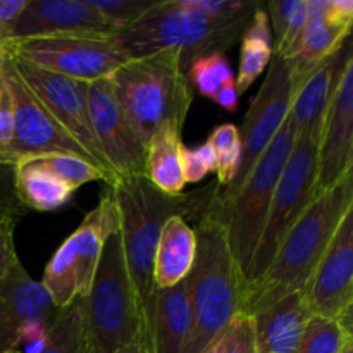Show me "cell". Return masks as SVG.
<instances>
[{
	"label": "cell",
	"instance_id": "1",
	"mask_svg": "<svg viewBox=\"0 0 353 353\" xmlns=\"http://www.w3.org/2000/svg\"><path fill=\"white\" fill-rule=\"evenodd\" d=\"M119 214V233L123 240L128 272L137 293L143 331L150 340L157 286L154 281V261L162 226L171 216L199 219L216 196L217 183L190 195L169 196L159 192L147 176L117 178L105 185Z\"/></svg>",
	"mask_w": 353,
	"mask_h": 353
},
{
	"label": "cell",
	"instance_id": "2",
	"mask_svg": "<svg viewBox=\"0 0 353 353\" xmlns=\"http://www.w3.org/2000/svg\"><path fill=\"white\" fill-rule=\"evenodd\" d=\"M353 209V174L316 196L279 245L265 274L245 288L243 312L268 309L283 296L305 290L345 214Z\"/></svg>",
	"mask_w": 353,
	"mask_h": 353
},
{
	"label": "cell",
	"instance_id": "3",
	"mask_svg": "<svg viewBox=\"0 0 353 353\" xmlns=\"http://www.w3.org/2000/svg\"><path fill=\"white\" fill-rule=\"evenodd\" d=\"M217 193L193 228L196 257L188 276L193 324L181 353H200L243 312L245 281L228 243Z\"/></svg>",
	"mask_w": 353,
	"mask_h": 353
},
{
	"label": "cell",
	"instance_id": "4",
	"mask_svg": "<svg viewBox=\"0 0 353 353\" xmlns=\"http://www.w3.org/2000/svg\"><path fill=\"white\" fill-rule=\"evenodd\" d=\"M110 79L131 128L145 147L164 124L183 130L193 88L176 52L131 59L116 69Z\"/></svg>",
	"mask_w": 353,
	"mask_h": 353
},
{
	"label": "cell",
	"instance_id": "5",
	"mask_svg": "<svg viewBox=\"0 0 353 353\" xmlns=\"http://www.w3.org/2000/svg\"><path fill=\"white\" fill-rule=\"evenodd\" d=\"M78 302L86 353H116L143 331L119 226L107 234L92 285Z\"/></svg>",
	"mask_w": 353,
	"mask_h": 353
},
{
	"label": "cell",
	"instance_id": "6",
	"mask_svg": "<svg viewBox=\"0 0 353 353\" xmlns=\"http://www.w3.org/2000/svg\"><path fill=\"white\" fill-rule=\"evenodd\" d=\"M250 17L217 21L186 7L185 0H164L143 19L114 37L131 59L176 52L185 71L190 62L209 54H224L241 40Z\"/></svg>",
	"mask_w": 353,
	"mask_h": 353
},
{
	"label": "cell",
	"instance_id": "7",
	"mask_svg": "<svg viewBox=\"0 0 353 353\" xmlns=\"http://www.w3.org/2000/svg\"><path fill=\"white\" fill-rule=\"evenodd\" d=\"M295 131L288 119L274 137V140L262 152L252 171L240 188L230 199L221 200L217 193V207L226 228L228 243L238 265L241 278L247 285L255 250L268 219L269 205L274 195L281 172L295 147Z\"/></svg>",
	"mask_w": 353,
	"mask_h": 353
},
{
	"label": "cell",
	"instance_id": "8",
	"mask_svg": "<svg viewBox=\"0 0 353 353\" xmlns=\"http://www.w3.org/2000/svg\"><path fill=\"white\" fill-rule=\"evenodd\" d=\"M0 52L43 71L86 83L109 78L131 61L114 33L9 38L0 41Z\"/></svg>",
	"mask_w": 353,
	"mask_h": 353
},
{
	"label": "cell",
	"instance_id": "9",
	"mask_svg": "<svg viewBox=\"0 0 353 353\" xmlns=\"http://www.w3.org/2000/svg\"><path fill=\"white\" fill-rule=\"evenodd\" d=\"M117 226L119 214L105 186L95 209L86 214L78 230L62 241L45 268L41 285L59 310L68 309L86 295L95 276L103 241Z\"/></svg>",
	"mask_w": 353,
	"mask_h": 353
},
{
	"label": "cell",
	"instance_id": "10",
	"mask_svg": "<svg viewBox=\"0 0 353 353\" xmlns=\"http://www.w3.org/2000/svg\"><path fill=\"white\" fill-rule=\"evenodd\" d=\"M316 178L317 143L309 138H296L295 147L276 185L245 288L265 274L288 231L303 210L316 200Z\"/></svg>",
	"mask_w": 353,
	"mask_h": 353
},
{
	"label": "cell",
	"instance_id": "11",
	"mask_svg": "<svg viewBox=\"0 0 353 353\" xmlns=\"http://www.w3.org/2000/svg\"><path fill=\"white\" fill-rule=\"evenodd\" d=\"M2 55L3 76H6L10 100H12L14 124L12 143H10L3 161L16 164L21 159L65 154L76 155V157H81L93 164L88 154L62 130L61 124L54 119V116L38 100V97L31 92L30 86L17 72L14 62L3 52Z\"/></svg>",
	"mask_w": 353,
	"mask_h": 353
},
{
	"label": "cell",
	"instance_id": "12",
	"mask_svg": "<svg viewBox=\"0 0 353 353\" xmlns=\"http://www.w3.org/2000/svg\"><path fill=\"white\" fill-rule=\"evenodd\" d=\"M293 95L292 65L286 59L274 55L269 64L268 76L257 95L252 99L243 128L240 131L241 162L236 176L228 188L219 190V199L226 200L236 193L241 183L252 171L262 152L274 140L278 131L288 119L290 103Z\"/></svg>",
	"mask_w": 353,
	"mask_h": 353
},
{
	"label": "cell",
	"instance_id": "13",
	"mask_svg": "<svg viewBox=\"0 0 353 353\" xmlns=\"http://www.w3.org/2000/svg\"><path fill=\"white\" fill-rule=\"evenodd\" d=\"M9 59L14 62L24 83L30 86L31 92L43 103L45 109L54 116V119L61 124L62 130L88 154V157L92 159L97 168H100L103 172L117 179L114 176L112 169L107 164L105 157L100 152L95 134H93L88 97H86L88 83L43 71L37 65L16 61L12 57Z\"/></svg>",
	"mask_w": 353,
	"mask_h": 353
},
{
	"label": "cell",
	"instance_id": "14",
	"mask_svg": "<svg viewBox=\"0 0 353 353\" xmlns=\"http://www.w3.org/2000/svg\"><path fill=\"white\" fill-rule=\"evenodd\" d=\"M86 97L93 134L114 176H147V147L131 128L110 76L88 83Z\"/></svg>",
	"mask_w": 353,
	"mask_h": 353
},
{
	"label": "cell",
	"instance_id": "15",
	"mask_svg": "<svg viewBox=\"0 0 353 353\" xmlns=\"http://www.w3.org/2000/svg\"><path fill=\"white\" fill-rule=\"evenodd\" d=\"M303 292L310 312L352 324L353 209L345 214Z\"/></svg>",
	"mask_w": 353,
	"mask_h": 353
},
{
	"label": "cell",
	"instance_id": "16",
	"mask_svg": "<svg viewBox=\"0 0 353 353\" xmlns=\"http://www.w3.org/2000/svg\"><path fill=\"white\" fill-rule=\"evenodd\" d=\"M353 174V55L348 52L317 143L316 196Z\"/></svg>",
	"mask_w": 353,
	"mask_h": 353
},
{
	"label": "cell",
	"instance_id": "17",
	"mask_svg": "<svg viewBox=\"0 0 353 353\" xmlns=\"http://www.w3.org/2000/svg\"><path fill=\"white\" fill-rule=\"evenodd\" d=\"M353 24L350 0H307V21L302 45L292 65L293 86L343 48Z\"/></svg>",
	"mask_w": 353,
	"mask_h": 353
},
{
	"label": "cell",
	"instance_id": "18",
	"mask_svg": "<svg viewBox=\"0 0 353 353\" xmlns=\"http://www.w3.org/2000/svg\"><path fill=\"white\" fill-rule=\"evenodd\" d=\"M59 312L41 281H34L17 262L0 279V353L17 350L19 333L28 321L52 324Z\"/></svg>",
	"mask_w": 353,
	"mask_h": 353
},
{
	"label": "cell",
	"instance_id": "19",
	"mask_svg": "<svg viewBox=\"0 0 353 353\" xmlns=\"http://www.w3.org/2000/svg\"><path fill=\"white\" fill-rule=\"evenodd\" d=\"M112 33L88 0H28L12 38Z\"/></svg>",
	"mask_w": 353,
	"mask_h": 353
},
{
	"label": "cell",
	"instance_id": "20",
	"mask_svg": "<svg viewBox=\"0 0 353 353\" xmlns=\"http://www.w3.org/2000/svg\"><path fill=\"white\" fill-rule=\"evenodd\" d=\"M350 50V43H347L338 54L324 61L299 85L293 86L288 123L296 138H309L319 143L334 86Z\"/></svg>",
	"mask_w": 353,
	"mask_h": 353
},
{
	"label": "cell",
	"instance_id": "21",
	"mask_svg": "<svg viewBox=\"0 0 353 353\" xmlns=\"http://www.w3.org/2000/svg\"><path fill=\"white\" fill-rule=\"evenodd\" d=\"M305 292H293L254 314L257 353H296L310 317Z\"/></svg>",
	"mask_w": 353,
	"mask_h": 353
},
{
	"label": "cell",
	"instance_id": "22",
	"mask_svg": "<svg viewBox=\"0 0 353 353\" xmlns=\"http://www.w3.org/2000/svg\"><path fill=\"white\" fill-rule=\"evenodd\" d=\"M192 324L190 278H185L172 288L157 290L150 327L152 352L181 353L192 331Z\"/></svg>",
	"mask_w": 353,
	"mask_h": 353
},
{
	"label": "cell",
	"instance_id": "23",
	"mask_svg": "<svg viewBox=\"0 0 353 353\" xmlns=\"http://www.w3.org/2000/svg\"><path fill=\"white\" fill-rule=\"evenodd\" d=\"M196 257V233L186 217L171 216L159 236L154 261L157 290L172 288L192 272Z\"/></svg>",
	"mask_w": 353,
	"mask_h": 353
},
{
	"label": "cell",
	"instance_id": "24",
	"mask_svg": "<svg viewBox=\"0 0 353 353\" xmlns=\"http://www.w3.org/2000/svg\"><path fill=\"white\" fill-rule=\"evenodd\" d=\"M14 188L21 205L37 212L62 209L76 192L34 159H21L14 164Z\"/></svg>",
	"mask_w": 353,
	"mask_h": 353
},
{
	"label": "cell",
	"instance_id": "25",
	"mask_svg": "<svg viewBox=\"0 0 353 353\" xmlns=\"http://www.w3.org/2000/svg\"><path fill=\"white\" fill-rule=\"evenodd\" d=\"M183 130L164 124L159 128L147 143V178L159 192L169 196L181 195L185 179L181 171Z\"/></svg>",
	"mask_w": 353,
	"mask_h": 353
},
{
	"label": "cell",
	"instance_id": "26",
	"mask_svg": "<svg viewBox=\"0 0 353 353\" xmlns=\"http://www.w3.org/2000/svg\"><path fill=\"white\" fill-rule=\"evenodd\" d=\"M272 57H274V47H272L271 23L268 12L259 3L241 37L240 65H238V74L234 76L238 93H245L254 85L255 79L269 68Z\"/></svg>",
	"mask_w": 353,
	"mask_h": 353
},
{
	"label": "cell",
	"instance_id": "27",
	"mask_svg": "<svg viewBox=\"0 0 353 353\" xmlns=\"http://www.w3.org/2000/svg\"><path fill=\"white\" fill-rule=\"evenodd\" d=\"M274 30V55L292 61L300 50L307 21V0H271L268 3ZM269 21V23H271Z\"/></svg>",
	"mask_w": 353,
	"mask_h": 353
},
{
	"label": "cell",
	"instance_id": "28",
	"mask_svg": "<svg viewBox=\"0 0 353 353\" xmlns=\"http://www.w3.org/2000/svg\"><path fill=\"white\" fill-rule=\"evenodd\" d=\"M353 345L352 324L310 314L296 353H341Z\"/></svg>",
	"mask_w": 353,
	"mask_h": 353
},
{
	"label": "cell",
	"instance_id": "29",
	"mask_svg": "<svg viewBox=\"0 0 353 353\" xmlns=\"http://www.w3.org/2000/svg\"><path fill=\"white\" fill-rule=\"evenodd\" d=\"M210 145L214 148L217 161V186L223 192L224 188L231 185V181L236 176L241 162V140L240 130L234 124L226 123L212 130L209 137Z\"/></svg>",
	"mask_w": 353,
	"mask_h": 353
},
{
	"label": "cell",
	"instance_id": "30",
	"mask_svg": "<svg viewBox=\"0 0 353 353\" xmlns=\"http://www.w3.org/2000/svg\"><path fill=\"white\" fill-rule=\"evenodd\" d=\"M34 161L40 162L45 169L68 183L71 188L78 190L79 186L86 185V183L100 181L105 185H112L116 179L93 165L92 162L85 161L76 155H65V154H55V155H43V157H34Z\"/></svg>",
	"mask_w": 353,
	"mask_h": 353
},
{
	"label": "cell",
	"instance_id": "31",
	"mask_svg": "<svg viewBox=\"0 0 353 353\" xmlns=\"http://www.w3.org/2000/svg\"><path fill=\"white\" fill-rule=\"evenodd\" d=\"M186 78L192 88H195L200 95L214 100L221 86L234 79V72L226 55L209 54L190 62Z\"/></svg>",
	"mask_w": 353,
	"mask_h": 353
},
{
	"label": "cell",
	"instance_id": "32",
	"mask_svg": "<svg viewBox=\"0 0 353 353\" xmlns=\"http://www.w3.org/2000/svg\"><path fill=\"white\" fill-rule=\"evenodd\" d=\"M83 352V323L79 302L76 300L48 326L47 347L41 353H81Z\"/></svg>",
	"mask_w": 353,
	"mask_h": 353
},
{
	"label": "cell",
	"instance_id": "33",
	"mask_svg": "<svg viewBox=\"0 0 353 353\" xmlns=\"http://www.w3.org/2000/svg\"><path fill=\"white\" fill-rule=\"evenodd\" d=\"M90 6L105 19L112 33L143 19L164 0H88Z\"/></svg>",
	"mask_w": 353,
	"mask_h": 353
},
{
	"label": "cell",
	"instance_id": "34",
	"mask_svg": "<svg viewBox=\"0 0 353 353\" xmlns=\"http://www.w3.org/2000/svg\"><path fill=\"white\" fill-rule=\"evenodd\" d=\"M181 171L185 183H200L207 174L216 172L217 161L214 148L209 141L199 147H186L183 143L181 154Z\"/></svg>",
	"mask_w": 353,
	"mask_h": 353
},
{
	"label": "cell",
	"instance_id": "35",
	"mask_svg": "<svg viewBox=\"0 0 353 353\" xmlns=\"http://www.w3.org/2000/svg\"><path fill=\"white\" fill-rule=\"evenodd\" d=\"M185 3L190 9L217 21L252 17L259 7V2H245V0H185Z\"/></svg>",
	"mask_w": 353,
	"mask_h": 353
},
{
	"label": "cell",
	"instance_id": "36",
	"mask_svg": "<svg viewBox=\"0 0 353 353\" xmlns=\"http://www.w3.org/2000/svg\"><path fill=\"white\" fill-rule=\"evenodd\" d=\"M224 353H257L254 317L241 312L231 321L224 334Z\"/></svg>",
	"mask_w": 353,
	"mask_h": 353
},
{
	"label": "cell",
	"instance_id": "37",
	"mask_svg": "<svg viewBox=\"0 0 353 353\" xmlns=\"http://www.w3.org/2000/svg\"><path fill=\"white\" fill-rule=\"evenodd\" d=\"M19 216L0 210V279L14 268L19 261L14 243V230Z\"/></svg>",
	"mask_w": 353,
	"mask_h": 353
},
{
	"label": "cell",
	"instance_id": "38",
	"mask_svg": "<svg viewBox=\"0 0 353 353\" xmlns=\"http://www.w3.org/2000/svg\"><path fill=\"white\" fill-rule=\"evenodd\" d=\"M12 134V100H10L9 86L3 76V55L0 52V159L6 157L7 150L10 148Z\"/></svg>",
	"mask_w": 353,
	"mask_h": 353
},
{
	"label": "cell",
	"instance_id": "39",
	"mask_svg": "<svg viewBox=\"0 0 353 353\" xmlns=\"http://www.w3.org/2000/svg\"><path fill=\"white\" fill-rule=\"evenodd\" d=\"M0 210L23 217L26 209L21 205L14 188V164L0 159Z\"/></svg>",
	"mask_w": 353,
	"mask_h": 353
},
{
	"label": "cell",
	"instance_id": "40",
	"mask_svg": "<svg viewBox=\"0 0 353 353\" xmlns=\"http://www.w3.org/2000/svg\"><path fill=\"white\" fill-rule=\"evenodd\" d=\"M48 326L43 321H28L19 333L17 350L21 353H41L47 347Z\"/></svg>",
	"mask_w": 353,
	"mask_h": 353
},
{
	"label": "cell",
	"instance_id": "41",
	"mask_svg": "<svg viewBox=\"0 0 353 353\" xmlns=\"http://www.w3.org/2000/svg\"><path fill=\"white\" fill-rule=\"evenodd\" d=\"M28 0H0V41L12 38Z\"/></svg>",
	"mask_w": 353,
	"mask_h": 353
},
{
	"label": "cell",
	"instance_id": "42",
	"mask_svg": "<svg viewBox=\"0 0 353 353\" xmlns=\"http://www.w3.org/2000/svg\"><path fill=\"white\" fill-rule=\"evenodd\" d=\"M238 99H240V93L236 90V79H231V81L224 83L219 88V92L214 97V102L217 103L223 109L234 112L238 109Z\"/></svg>",
	"mask_w": 353,
	"mask_h": 353
},
{
	"label": "cell",
	"instance_id": "43",
	"mask_svg": "<svg viewBox=\"0 0 353 353\" xmlns=\"http://www.w3.org/2000/svg\"><path fill=\"white\" fill-rule=\"evenodd\" d=\"M116 353H154V352H152V343L150 340H148L147 333L141 331L140 336H138L137 340L131 341L130 345H126V347H123Z\"/></svg>",
	"mask_w": 353,
	"mask_h": 353
},
{
	"label": "cell",
	"instance_id": "44",
	"mask_svg": "<svg viewBox=\"0 0 353 353\" xmlns=\"http://www.w3.org/2000/svg\"><path fill=\"white\" fill-rule=\"evenodd\" d=\"M224 334H226V331L217 338H214L200 353H224Z\"/></svg>",
	"mask_w": 353,
	"mask_h": 353
},
{
	"label": "cell",
	"instance_id": "45",
	"mask_svg": "<svg viewBox=\"0 0 353 353\" xmlns=\"http://www.w3.org/2000/svg\"><path fill=\"white\" fill-rule=\"evenodd\" d=\"M341 353H353V345H348V347L345 348V350L341 352Z\"/></svg>",
	"mask_w": 353,
	"mask_h": 353
},
{
	"label": "cell",
	"instance_id": "46",
	"mask_svg": "<svg viewBox=\"0 0 353 353\" xmlns=\"http://www.w3.org/2000/svg\"><path fill=\"white\" fill-rule=\"evenodd\" d=\"M3 353H21L19 350H9V352H3Z\"/></svg>",
	"mask_w": 353,
	"mask_h": 353
}]
</instances>
